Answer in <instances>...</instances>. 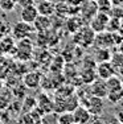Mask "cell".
Masks as SVG:
<instances>
[{
  "label": "cell",
  "instance_id": "1",
  "mask_svg": "<svg viewBox=\"0 0 123 124\" xmlns=\"http://www.w3.org/2000/svg\"><path fill=\"white\" fill-rule=\"evenodd\" d=\"M34 26L33 24H29V23H25L23 20H20L19 23L13 24L12 29H11V33H12V38L15 41H20L24 40V38H29L31 34L34 33Z\"/></svg>",
  "mask_w": 123,
  "mask_h": 124
},
{
  "label": "cell",
  "instance_id": "2",
  "mask_svg": "<svg viewBox=\"0 0 123 124\" xmlns=\"http://www.w3.org/2000/svg\"><path fill=\"white\" fill-rule=\"evenodd\" d=\"M87 108V111L90 112L91 116H99L102 114L105 108V102L103 98H99V96H94L91 95L90 98H87V104L85 106Z\"/></svg>",
  "mask_w": 123,
  "mask_h": 124
},
{
  "label": "cell",
  "instance_id": "3",
  "mask_svg": "<svg viewBox=\"0 0 123 124\" xmlns=\"http://www.w3.org/2000/svg\"><path fill=\"white\" fill-rule=\"evenodd\" d=\"M37 16H39V11H37L36 5L32 4V3L24 5L21 8V11H20V20L29 23V24H33L34 20L37 19Z\"/></svg>",
  "mask_w": 123,
  "mask_h": 124
},
{
  "label": "cell",
  "instance_id": "4",
  "mask_svg": "<svg viewBox=\"0 0 123 124\" xmlns=\"http://www.w3.org/2000/svg\"><path fill=\"white\" fill-rule=\"evenodd\" d=\"M95 73H97V78L99 79H107L109 77L116 74L115 67L113 66V63L110 61H105L98 63L95 67Z\"/></svg>",
  "mask_w": 123,
  "mask_h": 124
},
{
  "label": "cell",
  "instance_id": "5",
  "mask_svg": "<svg viewBox=\"0 0 123 124\" xmlns=\"http://www.w3.org/2000/svg\"><path fill=\"white\" fill-rule=\"evenodd\" d=\"M72 114L75 124H89L90 120H91V115L85 106H77L72 111Z\"/></svg>",
  "mask_w": 123,
  "mask_h": 124
},
{
  "label": "cell",
  "instance_id": "6",
  "mask_svg": "<svg viewBox=\"0 0 123 124\" xmlns=\"http://www.w3.org/2000/svg\"><path fill=\"white\" fill-rule=\"evenodd\" d=\"M91 24H90V28L95 32V33H99V32H103L106 31V26H107V23H109V19L110 17L107 16L105 12H101V13H97L94 17H91Z\"/></svg>",
  "mask_w": 123,
  "mask_h": 124
},
{
  "label": "cell",
  "instance_id": "7",
  "mask_svg": "<svg viewBox=\"0 0 123 124\" xmlns=\"http://www.w3.org/2000/svg\"><path fill=\"white\" fill-rule=\"evenodd\" d=\"M107 86L105 79H95L94 82L90 83V95L99 96V98H106L107 95Z\"/></svg>",
  "mask_w": 123,
  "mask_h": 124
},
{
  "label": "cell",
  "instance_id": "8",
  "mask_svg": "<svg viewBox=\"0 0 123 124\" xmlns=\"http://www.w3.org/2000/svg\"><path fill=\"white\" fill-rule=\"evenodd\" d=\"M36 107L39 108L44 115L50 114V112L54 110V102H52V100L48 98V95L40 94V95L37 96V99H36Z\"/></svg>",
  "mask_w": 123,
  "mask_h": 124
},
{
  "label": "cell",
  "instance_id": "9",
  "mask_svg": "<svg viewBox=\"0 0 123 124\" xmlns=\"http://www.w3.org/2000/svg\"><path fill=\"white\" fill-rule=\"evenodd\" d=\"M41 74L37 71H31L24 75V85L28 88H37L41 85Z\"/></svg>",
  "mask_w": 123,
  "mask_h": 124
},
{
  "label": "cell",
  "instance_id": "10",
  "mask_svg": "<svg viewBox=\"0 0 123 124\" xmlns=\"http://www.w3.org/2000/svg\"><path fill=\"white\" fill-rule=\"evenodd\" d=\"M37 11H39V15H42V16H50V15H53L54 12V5L53 3L48 1V0H42V1H40L39 4L36 5Z\"/></svg>",
  "mask_w": 123,
  "mask_h": 124
},
{
  "label": "cell",
  "instance_id": "11",
  "mask_svg": "<svg viewBox=\"0 0 123 124\" xmlns=\"http://www.w3.org/2000/svg\"><path fill=\"white\" fill-rule=\"evenodd\" d=\"M12 102V93L8 90H1L0 91V111L8 110Z\"/></svg>",
  "mask_w": 123,
  "mask_h": 124
},
{
  "label": "cell",
  "instance_id": "12",
  "mask_svg": "<svg viewBox=\"0 0 123 124\" xmlns=\"http://www.w3.org/2000/svg\"><path fill=\"white\" fill-rule=\"evenodd\" d=\"M49 25H50V21H49L48 16H42V15H39L37 19L34 20V23H33V26H34V31L36 32L46 31Z\"/></svg>",
  "mask_w": 123,
  "mask_h": 124
},
{
  "label": "cell",
  "instance_id": "13",
  "mask_svg": "<svg viewBox=\"0 0 123 124\" xmlns=\"http://www.w3.org/2000/svg\"><path fill=\"white\" fill-rule=\"evenodd\" d=\"M105 82H106V86H107V90L109 91L116 90V88L122 87V78L118 74H114V75L109 77L107 79H105Z\"/></svg>",
  "mask_w": 123,
  "mask_h": 124
},
{
  "label": "cell",
  "instance_id": "14",
  "mask_svg": "<svg viewBox=\"0 0 123 124\" xmlns=\"http://www.w3.org/2000/svg\"><path fill=\"white\" fill-rule=\"evenodd\" d=\"M107 100L113 104H116V103L122 102L123 100V88H116V90H111L107 91V95H106Z\"/></svg>",
  "mask_w": 123,
  "mask_h": 124
},
{
  "label": "cell",
  "instance_id": "15",
  "mask_svg": "<svg viewBox=\"0 0 123 124\" xmlns=\"http://www.w3.org/2000/svg\"><path fill=\"white\" fill-rule=\"evenodd\" d=\"M81 78H82V81H83L85 83H91V82H94L97 79V73H95L94 69H89V67H86L85 70H82Z\"/></svg>",
  "mask_w": 123,
  "mask_h": 124
},
{
  "label": "cell",
  "instance_id": "16",
  "mask_svg": "<svg viewBox=\"0 0 123 124\" xmlns=\"http://www.w3.org/2000/svg\"><path fill=\"white\" fill-rule=\"evenodd\" d=\"M57 124H74L72 111H64L57 116Z\"/></svg>",
  "mask_w": 123,
  "mask_h": 124
},
{
  "label": "cell",
  "instance_id": "17",
  "mask_svg": "<svg viewBox=\"0 0 123 124\" xmlns=\"http://www.w3.org/2000/svg\"><path fill=\"white\" fill-rule=\"evenodd\" d=\"M111 53L109 52L107 48H98L95 53V61L97 62H105V61H110Z\"/></svg>",
  "mask_w": 123,
  "mask_h": 124
},
{
  "label": "cell",
  "instance_id": "18",
  "mask_svg": "<svg viewBox=\"0 0 123 124\" xmlns=\"http://www.w3.org/2000/svg\"><path fill=\"white\" fill-rule=\"evenodd\" d=\"M16 7V0H0V8L5 12H12Z\"/></svg>",
  "mask_w": 123,
  "mask_h": 124
},
{
  "label": "cell",
  "instance_id": "19",
  "mask_svg": "<svg viewBox=\"0 0 123 124\" xmlns=\"http://www.w3.org/2000/svg\"><path fill=\"white\" fill-rule=\"evenodd\" d=\"M110 62L113 63V66L115 67V71H116V67L123 63V53L119 52V53H115V54H111Z\"/></svg>",
  "mask_w": 123,
  "mask_h": 124
},
{
  "label": "cell",
  "instance_id": "20",
  "mask_svg": "<svg viewBox=\"0 0 123 124\" xmlns=\"http://www.w3.org/2000/svg\"><path fill=\"white\" fill-rule=\"evenodd\" d=\"M8 33H9V25H8V23L0 19V40L3 37H5Z\"/></svg>",
  "mask_w": 123,
  "mask_h": 124
},
{
  "label": "cell",
  "instance_id": "21",
  "mask_svg": "<svg viewBox=\"0 0 123 124\" xmlns=\"http://www.w3.org/2000/svg\"><path fill=\"white\" fill-rule=\"evenodd\" d=\"M90 123H91V124H106V123H105L102 119H99L98 116H95L93 120H90Z\"/></svg>",
  "mask_w": 123,
  "mask_h": 124
},
{
  "label": "cell",
  "instance_id": "22",
  "mask_svg": "<svg viewBox=\"0 0 123 124\" xmlns=\"http://www.w3.org/2000/svg\"><path fill=\"white\" fill-rule=\"evenodd\" d=\"M106 124H123V123H122L116 116H114V117H111V120H110L109 123H106Z\"/></svg>",
  "mask_w": 123,
  "mask_h": 124
},
{
  "label": "cell",
  "instance_id": "23",
  "mask_svg": "<svg viewBox=\"0 0 123 124\" xmlns=\"http://www.w3.org/2000/svg\"><path fill=\"white\" fill-rule=\"evenodd\" d=\"M116 74L123 77V63L121 65V66H118V67H116Z\"/></svg>",
  "mask_w": 123,
  "mask_h": 124
},
{
  "label": "cell",
  "instance_id": "24",
  "mask_svg": "<svg viewBox=\"0 0 123 124\" xmlns=\"http://www.w3.org/2000/svg\"><path fill=\"white\" fill-rule=\"evenodd\" d=\"M116 117H118V119H119V120H121V122L123 123V111H121V112H119V114L116 115Z\"/></svg>",
  "mask_w": 123,
  "mask_h": 124
},
{
  "label": "cell",
  "instance_id": "25",
  "mask_svg": "<svg viewBox=\"0 0 123 124\" xmlns=\"http://www.w3.org/2000/svg\"><path fill=\"white\" fill-rule=\"evenodd\" d=\"M3 87H4V83H3V81H1V79H0V91L3 90Z\"/></svg>",
  "mask_w": 123,
  "mask_h": 124
},
{
  "label": "cell",
  "instance_id": "26",
  "mask_svg": "<svg viewBox=\"0 0 123 124\" xmlns=\"http://www.w3.org/2000/svg\"><path fill=\"white\" fill-rule=\"evenodd\" d=\"M122 88H123V78H122Z\"/></svg>",
  "mask_w": 123,
  "mask_h": 124
},
{
  "label": "cell",
  "instance_id": "27",
  "mask_svg": "<svg viewBox=\"0 0 123 124\" xmlns=\"http://www.w3.org/2000/svg\"><path fill=\"white\" fill-rule=\"evenodd\" d=\"M1 112H3V111H0V117H1Z\"/></svg>",
  "mask_w": 123,
  "mask_h": 124
},
{
  "label": "cell",
  "instance_id": "28",
  "mask_svg": "<svg viewBox=\"0 0 123 124\" xmlns=\"http://www.w3.org/2000/svg\"><path fill=\"white\" fill-rule=\"evenodd\" d=\"M0 124H3V123H1V122H0Z\"/></svg>",
  "mask_w": 123,
  "mask_h": 124
},
{
  "label": "cell",
  "instance_id": "29",
  "mask_svg": "<svg viewBox=\"0 0 123 124\" xmlns=\"http://www.w3.org/2000/svg\"><path fill=\"white\" fill-rule=\"evenodd\" d=\"M74 124H75V123H74Z\"/></svg>",
  "mask_w": 123,
  "mask_h": 124
}]
</instances>
